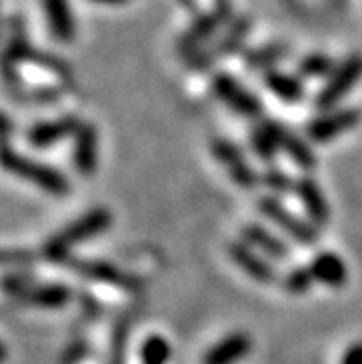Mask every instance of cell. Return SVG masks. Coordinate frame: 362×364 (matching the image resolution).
<instances>
[{"label": "cell", "mask_w": 362, "mask_h": 364, "mask_svg": "<svg viewBox=\"0 0 362 364\" xmlns=\"http://www.w3.org/2000/svg\"><path fill=\"white\" fill-rule=\"evenodd\" d=\"M249 351H251V341L243 334H234V336H227L225 341H220L216 347H212L206 353L203 364H236Z\"/></svg>", "instance_id": "e0dca14e"}, {"label": "cell", "mask_w": 362, "mask_h": 364, "mask_svg": "<svg viewBox=\"0 0 362 364\" xmlns=\"http://www.w3.org/2000/svg\"><path fill=\"white\" fill-rule=\"evenodd\" d=\"M70 299H73V290L65 284H38L22 296H18L16 301L24 306H33V308L57 310V308L68 306Z\"/></svg>", "instance_id": "30bf717a"}, {"label": "cell", "mask_w": 362, "mask_h": 364, "mask_svg": "<svg viewBox=\"0 0 362 364\" xmlns=\"http://www.w3.org/2000/svg\"><path fill=\"white\" fill-rule=\"evenodd\" d=\"M243 238H245L249 245L257 247L262 253H267V257H273V259H288V255H290L288 247H286L282 240H277L273 234H269V231H267L265 227H260V225H249V227H245V229H243Z\"/></svg>", "instance_id": "44dd1931"}, {"label": "cell", "mask_w": 362, "mask_h": 364, "mask_svg": "<svg viewBox=\"0 0 362 364\" xmlns=\"http://www.w3.org/2000/svg\"><path fill=\"white\" fill-rule=\"evenodd\" d=\"M73 271H77V275H81L83 279L96 282V284H105V286H120V288H131L134 286V279L129 275H124L120 269H116L110 262H101V259H68L65 262Z\"/></svg>", "instance_id": "ba28073f"}, {"label": "cell", "mask_w": 362, "mask_h": 364, "mask_svg": "<svg viewBox=\"0 0 362 364\" xmlns=\"http://www.w3.org/2000/svg\"><path fill=\"white\" fill-rule=\"evenodd\" d=\"M273 131H275L277 146H280L294 164H297L299 168H306V171L314 168L316 159H314L310 146L306 144V140H302L299 136H294L292 131H288V129H284V127H280V124H273Z\"/></svg>", "instance_id": "2e32d148"}, {"label": "cell", "mask_w": 362, "mask_h": 364, "mask_svg": "<svg viewBox=\"0 0 362 364\" xmlns=\"http://www.w3.org/2000/svg\"><path fill=\"white\" fill-rule=\"evenodd\" d=\"M92 3H101V5H122L127 0H92Z\"/></svg>", "instance_id": "d6a6232c"}, {"label": "cell", "mask_w": 362, "mask_h": 364, "mask_svg": "<svg viewBox=\"0 0 362 364\" xmlns=\"http://www.w3.org/2000/svg\"><path fill=\"white\" fill-rule=\"evenodd\" d=\"M229 255H232V259L238 264V267L251 275L255 282H262V284H273L277 277H275V271L269 262H265L262 257H257L245 242H232L229 245Z\"/></svg>", "instance_id": "5bb4252c"}, {"label": "cell", "mask_w": 362, "mask_h": 364, "mask_svg": "<svg viewBox=\"0 0 362 364\" xmlns=\"http://www.w3.org/2000/svg\"><path fill=\"white\" fill-rule=\"evenodd\" d=\"M312 273H310V269L306 271V269H294L290 275H288V279H286V288L290 290V292H294V294H302V292H306L308 288H310V284H312Z\"/></svg>", "instance_id": "4316f807"}, {"label": "cell", "mask_w": 362, "mask_h": 364, "mask_svg": "<svg viewBox=\"0 0 362 364\" xmlns=\"http://www.w3.org/2000/svg\"><path fill=\"white\" fill-rule=\"evenodd\" d=\"M14 131V124L9 120V116H5L3 112H0V138H9Z\"/></svg>", "instance_id": "1f68e13d"}, {"label": "cell", "mask_w": 362, "mask_h": 364, "mask_svg": "<svg viewBox=\"0 0 362 364\" xmlns=\"http://www.w3.org/2000/svg\"><path fill=\"white\" fill-rule=\"evenodd\" d=\"M192 5L201 14H216V11L229 9V5L225 3V0H192Z\"/></svg>", "instance_id": "f1b7e54d"}, {"label": "cell", "mask_w": 362, "mask_h": 364, "mask_svg": "<svg viewBox=\"0 0 362 364\" xmlns=\"http://www.w3.org/2000/svg\"><path fill=\"white\" fill-rule=\"evenodd\" d=\"M262 181H265L269 188H273V190H277V192H286V190H294V183L297 181H292L286 173H282V171H277V168H273V171H269L265 177H262Z\"/></svg>", "instance_id": "83f0119b"}, {"label": "cell", "mask_w": 362, "mask_h": 364, "mask_svg": "<svg viewBox=\"0 0 362 364\" xmlns=\"http://www.w3.org/2000/svg\"><path fill=\"white\" fill-rule=\"evenodd\" d=\"M251 144H253V151L257 153V157L262 161H273L275 153L280 151L277 140H275V131H273V122H265L257 129H253Z\"/></svg>", "instance_id": "7402d4cb"}, {"label": "cell", "mask_w": 362, "mask_h": 364, "mask_svg": "<svg viewBox=\"0 0 362 364\" xmlns=\"http://www.w3.org/2000/svg\"><path fill=\"white\" fill-rule=\"evenodd\" d=\"M0 166H3L7 173L16 175L33 186H38L40 190H44L53 196H65L70 192V181L59 171L16 153L7 144H0Z\"/></svg>", "instance_id": "7a4b0ae2"}, {"label": "cell", "mask_w": 362, "mask_h": 364, "mask_svg": "<svg viewBox=\"0 0 362 364\" xmlns=\"http://www.w3.org/2000/svg\"><path fill=\"white\" fill-rule=\"evenodd\" d=\"M212 90H214V94L220 98V101L227 107H232L234 112H238L243 116L253 118V116H257L262 112V105H260L257 98L249 90H245L234 77H229V75H216L212 79Z\"/></svg>", "instance_id": "8992f818"}, {"label": "cell", "mask_w": 362, "mask_h": 364, "mask_svg": "<svg viewBox=\"0 0 362 364\" xmlns=\"http://www.w3.org/2000/svg\"><path fill=\"white\" fill-rule=\"evenodd\" d=\"M297 70L304 79H321V77H327L330 79L332 73L336 70L334 61L327 57V55H308L299 65Z\"/></svg>", "instance_id": "cb8c5ba5"}, {"label": "cell", "mask_w": 362, "mask_h": 364, "mask_svg": "<svg viewBox=\"0 0 362 364\" xmlns=\"http://www.w3.org/2000/svg\"><path fill=\"white\" fill-rule=\"evenodd\" d=\"M112 225V212L105 208H96L79 216L75 223L63 227L59 234H55L42 249V257L55 264H65L70 259V251L77 245H83L85 240L103 234Z\"/></svg>", "instance_id": "6da1fadb"}, {"label": "cell", "mask_w": 362, "mask_h": 364, "mask_svg": "<svg viewBox=\"0 0 362 364\" xmlns=\"http://www.w3.org/2000/svg\"><path fill=\"white\" fill-rule=\"evenodd\" d=\"M44 9L53 38L59 42H73L77 36V26L70 14L68 0H44Z\"/></svg>", "instance_id": "9a60e30c"}, {"label": "cell", "mask_w": 362, "mask_h": 364, "mask_svg": "<svg viewBox=\"0 0 362 364\" xmlns=\"http://www.w3.org/2000/svg\"><path fill=\"white\" fill-rule=\"evenodd\" d=\"M73 161L77 171L83 177H92L98 166V136L92 124H81V129L75 134V153Z\"/></svg>", "instance_id": "8fae6325"}, {"label": "cell", "mask_w": 362, "mask_h": 364, "mask_svg": "<svg viewBox=\"0 0 362 364\" xmlns=\"http://www.w3.org/2000/svg\"><path fill=\"white\" fill-rule=\"evenodd\" d=\"M247 33H249V22H247V20H238V22L234 24V28L229 31L225 38H220V40L216 42L214 48H210L208 53H203V55L196 57V65H194V68H208V63H210L212 59H220V57H225V55H229V53H234V50L243 44V40H245Z\"/></svg>", "instance_id": "ac0fdd59"}, {"label": "cell", "mask_w": 362, "mask_h": 364, "mask_svg": "<svg viewBox=\"0 0 362 364\" xmlns=\"http://www.w3.org/2000/svg\"><path fill=\"white\" fill-rule=\"evenodd\" d=\"M360 122V112L358 109H336L325 114L308 124V138L316 144H327L343 136L345 131L353 129Z\"/></svg>", "instance_id": "52a82bcc"}, {"label": "cell", "mask_w": 362, "mask_h": 364, "mask_svg": "<svg viewBox=\"0 0 362 364\" xmlns=\"http://www.w3.org/2000/svg\"><path fill=\"white\" fill-rule=\"evenodd\" d=\"M310 273L314 279L327 284V286H343L347 279V269L339 255L334 253H321L314 257Z\"/></svg>", "instance_id": "d6986e66"}, {"label": "cell", "mask_w": 362, "mask_h": 364, "mask_svg": "<svg viewBox=\"0 0 362 364\" xmlns=\"http://www.w3.org/2000/svg\"><path fill=\"white\" fill-rule=\"evenodd\" d=\"M212 155L227 168L229 177L236 181V186H240L243 190H251L257 186L260 177L255 175V171L251 168V164L245 159V155L240 153V149L227 140H214L212 142Z\"/></svg>", "instance_id": "5b68a950"}, {"label": "cell", "mask_w": 362, "mask_h": 364, "mask_svg": "<svg viewBox=\"0 0 362 364\" xmlns=\"http://www.w3.org/2000/svg\"><path fill=\"white\" fill-rule=\"evenodd\" d=\"M260 212L265 214L269 220H273L280 229H284L294 242H299L304 247H310L316 242L314 227L304 223L299 216H294L280 201H275V198H260Z\"/></svg>", "instance_id": "277c9868"}, {"label": "cell", "mask_w": 362, "mask_h": 364, "mask_svg": "<svg viewBox=\"0 0 362 364\" xmlns=\"http://www.w3.org/2000/svg\"><path fill=\"white\" fill-rule=\"evenodd\" d=\"M40 259V255L31 249H20V247H0V269H31L33 264Z\"/></svg>", "instance_id": "d4e9b609"}, {"label": "cell", "mask_w": 362, "mask_h": 364, "mask_svg": "<svg viewBox=\"0 0 362 364\" xmlns=\"http://www.w3.org/2000/svg\"><path fill=\"white\" fill-rule=\"evenodd\" d=\"M83 351H85V345H83V343H79L77 347H70V351L63 355V364H75V362L81 358Z\"/></svg>", "instance_id": "4dcf8cb0"}, {"label": "cell", "mask_w": 362, "mask_h": 364, "mask_svg": "<svg viewBox=\"0 0 362 364\" xmlns=\"http://www.w3.org/2000/svg\"><path fill=\"white\" fill-rule=\"evenodd\" d=\"M171 347L161 336H149L142 345V364H166Z\"/></svg>", "instance_id": "484cf974"}, {"label": "cell", "mask_w": 362, "mask_h": 364, "mask_svg": "<svg viewBox=\"0 0 362 364\" xmlns=\"http://www.w3.org/2000/svg\"><path fill=\"white\" fill-rule=\"evenodd\" d=\"M294 194H297L299 203L304 205L308 218L314 223V225H325L327 218H330V208H327V201L321 192V188L316 186L314 179L310 177H302L294 183Z\"/></svg>", "instance_id": "4fadbf2b"}, {"label": "cell", "mask_w": 362, "mask_h": 364, "mask_svg": "<svg viewBox=\"0 0 362 364\" xmlns=\"http://www.w3.org/2000/svg\"><path fill=\"white\" fill-rule=\"evenodd\" d=\"M229 18V9L216 11V14H201L192 22V26L188 28L186 36L179 40V48L183 53H192L199 48V44H203L206 40H210L214 33L227 22Z\"/></svg>", "instance_id": "7c38bea8"}, {"label": "cell", "mask_w": 362, "mask_h": 364, "mask_svg": "<svg viewBox=\"0 0 362 364\" xmlns=\"http://www.w3.org/2000/svg\"><path fill=\"white\" fill-rule=\"evenodd\" d=\"M343 364H362V343L353 345V347L345 353Z\"/></svg>", "instance_id": "f546056e"}, {"label": "cell", "mask_w": 362, "mask_h": 364, "mask_svg": "<svg viewBox=\"0 0 362 364\" xmlns=\"http://www.w3.org/2000/svg\"><path fill=\"white\" fill-rule=\"evenodd\" d=\"M83 122H79L77 116H63L59 120H50V122H40L28 131V142L36 149H46L63 138L75 136L81 129Z\"/></svg>", "instance_id": "9c48e42d"}, {"label": "cell", "mask_w": 362, "mask_h": 364, "mask_svg": "<svg viewBox=\"0 0 362 364\" xmlns=\"http://www.w3.org/2000/svg\"><path fill=\"white\" fill-rule=\"evenodd\" d=\"M360 79H362V55H351L343 63L336 65V70L332 73V77L327 79L323 90L316 94V98H314L316 109L327 112V109L336 107L343 98L349 94V90L356 87V83Z\"/></svg>", "instance_id": "3957f363"}, {"label": "cell", "mask_w": 362, "mask_h": 364, "mask_svg": "<svg viewBox=\"0 0 362 364\" xmlns=\"http://www.w3.org/2000/svg\"><path fill=\"white\" fill-rule=\"evenodd\" d=\"M33 286H38V282H36V275H33L31 269L11 271V273L0 277V292H3L5 296H14V299H18V296L28 292Z\"/></svg>", "instance_id": "603a6c76"}, {"label": "cell", "mask_w": 362, "mask_h": 364, "mask_svg": "<svg viewBox=\"0 0 362 364\" xmlns=\"http://www.w3.org/2000/svg\"><path fill=\"white\" fill-rule=\"evenodd\" d=\"M7 347L3 345V343H0V364H5V360H7Z\"/></svg>", "instance_id": "836d02e7"}, {"label": "cell", "mask_w": 362, "mask_h": 364, "mask_svg": "<svg viewBox=\"0 0 362 364\" xmlns=\"http://www.w3.org/2000/svg\"><path fill=\"white\" fill-rule=\"evenodd\" d=\"M265 85L271 94H275L280 101L284 103H299L304 98V85L299 79H294L286 73H277V70H269L265 75Z\"/></svg>", "instance_id": "ffe728a7"}]
</instances>
